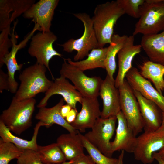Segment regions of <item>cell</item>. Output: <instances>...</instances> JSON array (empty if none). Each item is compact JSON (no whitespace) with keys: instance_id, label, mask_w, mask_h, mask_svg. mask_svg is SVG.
I'll return each instance as SVG.
<instances>
[{"instance_id":"obj_1","label":"cell","mask_w":164,"mask_h":164,"mask_svg":"<svg viewBox=\"0 0 164 164\" xmlns=\"http://www.w3.org/2000/svg\"><path fill=\"white\" fill-rule=\"evenodd\" d=\"M124 14L116 1L107 2L96 6L92 19L99 48L111 43L114 26Z\"/></svg>"},{"instance_id":"obj_2","label":"cell","mask_w":164,"mask_h":164,"mask_svg":"<svg viewBox=\"0 0 164 164\" xmlns=\"http://www.w3.org/2000/svg\"><path fill=\"white\" fill-rule=\"evenodd\" d=\"M46 68L36 62L24 69L19 76L20 84L14 97L20 101L33 98L40 93L46 92L53 83L46 75Z\"/></svg>"},{"instance_id":"obj_3","label":"cell","mask_w":164,"mask_h":164,"mask_svg":"<svg viewBox=\"0 0 164 164\" xmlns=\"http://www.w3.org/2000/svg\"><path fill=\"white\" fill-rule=\"evenodd\" d=\"M36 102L34 98L18 101L13 97L9 107L2 111L0 121L10 131L21 134L32 125Z\"/></svg>"},{"instance_id":"obj_4","label":"cell","mask_w":164,"mask_h":164,"mask_svg":"<svg viewBox=\"0 0 164 164\" xmlns=\"http://www.w3.org/2000/svg\"><path fill=\"white\" fill-rule=\"evenodd\" d=\"M164 30V0H146L140 7V17L133 35L154 34Z\"/></svg>"},{"instance_id":"obj_5","label":"cell","mask_w":164,"mask_h":164,"mask_svg":"<svg viewBox=\"0 0 164 164\" xmlns=\"http://www.w3.org/2000/svg\"><path fill=\"white\" fill-rule=\"evenodd\" d=\"M76 18L82 22L84 30L82 36L77 39H71L62 44L63 51L71 53L77 51L74 56L75 61L81 60L87 56L89 51L93 49L99 48L98 42L94 28L92 18L87 14L80 13L73 14Z\"/></svg>"},{"instance_id":"obj_6","label":"cell","mask_w":164,"mask_h":164,"mask_svg":"<svg viewBox=\"0 0 164 164\" xmlns=\"http://www.w3.org/2000/svg\"><path fill=\"white\" fill-rule=\"evenodd\" d=\"M60 73V76L70 80L83 97L97 98L102 80L99 76L89 77L77 67L68 63L64 59Z\"/></svg>"},{"instance_id":"obj_7","label":"cell","mask_w":164,"mask_h":164,"mask_svg":"<svg viewBox=\"0 0 164 164\" xmlns=\"http://www.w3.org/2000/svg\"><path fill=\"white\" fill-rule=\"evenodd\" d=\"M121 111L136 136L144 128L139 104L133 90L126 79L118 88Z\"/></svg>"},{"instance_id":"obj_8","label":"cell","mask_w":164,"mask_h":164,"mask_svg":"<svg viewBox=\"0 0 164 164\" xmlns=\"http://www.w3.org/2000/svg\"><path fill=\"white\" fill-rule=\"evenodd\" d=\"M116 116L103 119L99 118L91 128L85 134L84 137L93 145L104 155L111 157L110 140L115 130Z\"/></svg>"},{"instance_id":"obj_9","label":"cell","mask_w":164,"mask_h":164,"mask_svg":"<svg viewBox=\"0 0 164 164\" xmlns=\"http://www.w3.org/2000/svg\"><path fill=\"white\" fill-rule=\"evenodd\" d=\"M57 37L53 32H39L31 38L28 53L36 59V63L45 66L53 77L49 66L50 60L54 56L62 55L53 48V44Z\"/></svg>"},{"instance_id":"obj_10","label":"cell","mask_w":164,"mask_h":164,"mask_svg":"<svg viewBox=\"0 0 164 164\" xmlns=\"http://www.w3.org/2000/svg\"><path fill=\"white\" fill-rule=\"evenodd\" d=\"M164 145V132L144 131L137 137L133 152L135 159L144 164L152 163L153 154L159 151Z\"/></svg>"},{"instance_id":"obj_11","label":"cell","mask_w":164,"mask_h":164,"mask_svg":"<svg viewBox=\"0 0 164 164\" xmlns=\"http://www.w3.org/2000/svg\"><path fill=\"white\" fill-rule=\"evenodd\" d=\"M59 2L58 0H40L33 4L23 16L25 18L32 19L38 30L49 32L54 11Z\"/></svg>"},{"instance_id":"obj_12","label":"cell","mask_w":164,"mask_h":164,"mask_svg":"<svg viewBox=\"0 0 164 164\" xmlns=\"http://www.w3.org/2000/svg\"><path fill=\"white\" fill-rule=\"evenodd\" d=\"M55 94L62 96L67 104L76 110V104L77 102L81 103L83 97L73 85L71 84L67 79L60 76L54 79L52 85L45 93L44 96L37 105V107L40 108L45 107L49 98Z\"/></svg>"},{"instance_id":"obj_13","label":"cell","mask_w":164,"mask_h":164,"mask_svg":"<svg viewBox=\"0 0 164 164\" xmlns=\"http://www.w3.org/2000/svg\"><path fill=\"white\" fill-rule=\"evenodd\" d=\"M125 77L133 89L154 102L164 112V96L153 87L149 81L142 76L137 68L132 67L126 73Z\"/></svg>"},{"instance_id":"obj_14","label":"cell","mask_w":164,"mask_h":164,"mask_svg":"<svg viewBox=\"0 0 164 164\" xmlns=\"http://www.w3.org/2000/svg\"><path fill=\"white\" fill-rule=\"evenodd\" d=\"M99 95L103 104L100 118L105 119L116 116L121 111L119 91L115 86L114 80H112L108 75L102 81Z\"/></svg>"},{"instance_id":"obj_15","label":"cell","mask_w":164,"mask_h":164,"mask_svg":"<svg viewBox=\"0 0 164 164\" xmlns=\"http://www.w3.org/2000/svg\"><path fill=\"white\" fill-rule=\"evenodd\" d=\"M82 107L76 118L70 125L76 130L81 132L88 128H91L96 121L100 118L101 111L99 102L97 98L83 97Z\"/></svg>"},{"instance_id":"obj_16","label":"cell","mask_w":164,"mask_h":164,"mask_svg":"<svg viewBox=\"0 0 164 164\" xmlns=\"http://www.w3.org/2000/svg\"><path fill=\"white\" fill-rule=\"evenodd\" d=\"M117 126L113 141L111 142L112 152L124 151L133 153L136 144L137 137L128 126L127 121L121 111L116 115Z\"/></svg>"},{"instance_id":"obj_17","label":"cell","mask_w":164,"mask_h":164,"mask_svg":"<svg viewBox=\"0 0 164 164\" xmlns=\"http://www.w3.org/2000/svg\"><path fill=\"white\" fill-rule=\"evenodd\" d=\"M134 42V36H128L124 46L117 54L118 68L114 80V85L117 88L123 84L126 73L132 67V62L134 57L141 51V45H135Z\"/></svg>"},{"instance_id":"obj_18","label":"cell","mask_w":164,"mask_h":164,"mask_svg":"<svg viewBox=\"0 0 164 164\" xmlns=\"http://www.w3.org/2000/svg\"><path fill=\"white\" fill-rule=\"evenodd\" d=\"M133 90L139 104L144 131L157 130L161 124L162 111L154 102Z\"/></svg>"},{"instance_id":"obj_19","label":"cell","mask_w":164,"mask_h":164,"mask_svg":"<svg viewBox=\"0 0 164 164\" xmlns=\"http://www.w3.org/2000/svg\"><path fill=\"white\" fill-rule=\"evenodd\" d=\"M34 0H0V31L23 14L34 3Z\"/></svg>"},{"instance_id":"obj_20","label":"cell","mask_w":164,"mask_h":164,"mask_svg":"<svg viewBox=\"0 0 164 164\" xmlns=\"http://www.w3.org/2000/svg\"><path fill=\"white\" fill-rule=\"evenodd\" d=\"M64 103V100L62 98L58 103L52 107L47 108L45 107L40 108L35 118L42 122L44 126L46 128H48L54 124H56L63 127L70 133H77L78 131L67 122L61 114V109Z\"/></svg>"},{"instance_id":"obj_21","label":"cell","mask_w":164,"mask_h":164,"mask_svg":"<svg viewBox=\"0 0 164 164\" xmlns=\"http://www.w3.org/2000/svg\"><path fill=\"white\" fill-rule=\"evenodd\" d=\"M140 45L150 61L164 65V30L160 33L143 35Z\"/></svg>"},{"instance_id":"obj_22","label":"cell","mask_w":164,"mask_h":164,"mask_svg":"<svg viewBox=\"0 0 164 164\" xmlns=\"http://www.w3.org/2000/svg\"><path fill=\"white\" fill-rule=\"evenodd\" d=\"M56 143L68 161L84 154V148L79 131L76 133L61 134L57 138Z\"/></svg>"},{"instance_id":"obj_23","label":"cell","mask_w":164,"mask_h":164,"mask_svg":"<svg viewBox=\"0 0 164 164\" xmlns=\"http://www.w3.org/2000/svg\"><path fill=\"white\" fill-rule=\"evenodd\" d=\"M42 126H44V125L40 121L36 124L32 139L28 141L13 135L4 124L0 121V136L4 141L12 143L22 151L30 149L37 152V137L39 128Z\"/></svg>"},{"instance_id":"obj_24","label":"cell","mask_w":164,"mask_h":164,"mask_svg":"<svg viewBox=\"0 0 164 164\" xmlns=\"http://www.w3.org/2000/svg\"><path fill=\"white\" fill-rule=\"evenodd\" d=\"M108 47L99 48L93 49L84 60L73 61L70 58L66 59L71 65L84 71L98 68L105 69V61Z\"/></svg>"},{"instance_id":"obj_25","label":"cell","mask_w":164,"mask_h":164,"mask_svg":"<svg viewBox=\"0 0 164 164\" xmlns=\"http://www.w3.org/2000/svg\"><path fill=\"white\" fill-rule=\"evenodd\" d=\"M140 68L142 76L151 80L156 89L162 94L164 91V65L150 60L144 62Z\"/></svg>"},{"instance_id":"obj_26","label":"cell","mask_w":164,"mask_h":164,"mask_svg":"<svg viewBox=\"0 0 164 164\" xmlns=\"http://www.w3.org/2000/svg\"><path fill=\"white\" fill-rule=\"evenodd\" d=\"M128 36H120L114 34L111 37V43L108 47L104 66L108 75L113 80H114L113 76L116 68L115 57L118 52L125 43Z\"/></svg>"},{"instance_id":"obj_27","label":"cell","mask_w":164,"mask_h":164,"mask_svg":"<svg viewBox=\"0 0 164 164\" xmlns=\"http://www.w3.org/2000/svg\"><path fill=\"white\" fill-rule=\"evenodd\" d=\"M37 152L43 164H60L66 159L57 144L41 146L38 145Z\"/></svg>"},{"instance_id":"obj_28","label":"cell","mask_w":164,"mask_h":164,"mask_svg":"<svg viewBox=\"0 0 164 164\" xmlns=\"http://www.w3.org/2000/svg\"><path fill=\"white\" fill-rule=\"evenodd\" d=\"M84 148L96 164H118V159L104 155L91 144L79 132Z\"/></svg>"},{"instance_id":"obj_29","label":"cell","mask_w":164,"mask_h":164,"mask_svg":"<svg viewBox=\"0 0 164 164\" xmlns=\"http://www.w3.org/2000/svg\"><path fill=\"white\" fill-rule=\"evenodd\" d=\"M22 152L12 143L0 139V164H8L12 160L17 159Z\"/></svg>"},{"instance_id":"obj_30","label":"cell","mask_w":164,"mask_h":164,"mask_svg":"<svg viewBox=\"0 0 164 164\" xmlns=\"http://www.w3.org/2000/svg\"><path fill=\"white\" fill-rule=\"evenodd\" d=\"M144 0H117L118 3L125 14L135 18L140 17V7Z\"/></svg>"},{"instance_id":"obj_31","label":"cell","mask_w":164,"mask_h":164,"mask_svg":"<svg viewBox=\"0 0 164 164\" xmlns=\"http://www.w3.org/2000/svg\"><path fill=\"white\" fill-rule=\"evenodd\" d=\"M10 25L3 29L0 34V67L3 66V60L9 52V49L12 46L11 40L9 36L10 35Z\"/></svg>"},{"instance_id":"obj_32","label":"cell","mask_w":164,"mask_h":164,"mask_svg":"<svg viewBox=\"0 0 164 164\" xmlns=\"http://www.w3.org/2000/svg\"><path fill=\"white\" fill-rule=\"evenodd\" d=\"M17 164H43L37 152L27 149L22 151L17 159Z\"/></svg>"},{"instance_id":"obj_33","label":"cell","mask_w":164,"mask_h":164,"mask_svg":"<svg viewBox=\"0 0 164 164\" xmlns=\"http://www.w3.org/2000/svg\"><path fill=\"white\" fill-rule=\"evenodd\" d=\"M4 90L9 91V76L1 69H0V92L2 93Z\"/></svg>"},{"instance_id":"obj_34","label":"cell","mask_w":164,"mask_h":164,"mask_svg":"<svg viewBox=\"0 0 164 164\" xmlns=\"http://www.w3.org/2000/svg\"><path fill=\"white\" fill-rule=\"evenodd\" d=\"M70 164H96L91 157L84 154L77 157Z\"/></svg>"},{"instance_id":"obj_35","label":"cell","mask_w":164,"mask_h":164,"mask_svg":"<svg viewBox=\"0 0 164 164\" xmlns=\"http://www.w3.org/2000/svg\"><path fill=\"white\" fill-rule=\"evenodd\" d=\"M77 110L72 108L65 119L69 124H71L75 120L78 113Z\"/></svg>"},{"instance_id":"obj_36","label":"cell","mask_w":164,"mask_h":164,"mask_svg":"<svg viewBox=\"0 0 164 164\" xmlns=\"http://www.w3.org/2000/svg\"><path fill=\"white\" fill-rule=\"evenodd\" d=\"M72 108L67 104L63 105L61 107L60 110V113L62 117L65 118Z\"/></svg>"},{"instance_id":"obj_37","label":"cell","mask_w":164,"mask_h":164,"mask_svg":"<svg viewBox=\"0 0 164 164\" xmlns=\"http://www.w3.org/2000/svg\"><path fill=\"white\" fill-rule=\"evenodd\" d=\"M153 155L154 159L158 162L159 164H164V160L159 155L157 152L154 153Z\"/></svg>"},{"instance_id":"obj_38","label":"cell","mask_w":164,"mask_h":164,"mask_svg":"<svg viewBox=\"0 0 164 164\" xmlns=\"http://www.w3.org/2000/svg\"><path fill=\"white\" fill-rule=\"evenodd\" d=\"M159 131L164 132V112H162V120L161 125L157 130Z\"/></svg>"},{"instance_id":"obj_39","label":"cell","mask_w":164,"mask_h":164,"mask_svg":"<svg viewBox=\"0 0 164 164\" xmlns=\"http://www.w3.org/2000/svg\"><path fill=\"white\" fill-rule=\"evenodd\" d=\"M124 151H121V152L118 157V164H124L123 160L124 155Z\"/></svg>"},{"instance_id":"obj_40","label":"cell","mask_w":164,"mask_h":164,"mask_svg":"<svg viewBox=\"0 0 164 164\" xmlns=\"http://www.w3.org/2000/svg\"><path fill=\"white\" fill-rule=\"evenodd\" d=\"M157 153L161 158L164 160V145L161 149L157 152Z\"/></svg>"},{"instance_id":"obj_41","label":"cell","mask_w":164,"mask_h":164,"mask_svg":"<svg viewBox=\"0 0 164 164\" xmlns=\"http://www.w3.org/2000/svg\"><path fill=\"white\" fill-rule=\"evenodd\" d=\"M72 161V160L70 161H68L67 162H63V163L60 164H70V163H71Z\"/></svg>"}]
</instances>
